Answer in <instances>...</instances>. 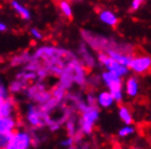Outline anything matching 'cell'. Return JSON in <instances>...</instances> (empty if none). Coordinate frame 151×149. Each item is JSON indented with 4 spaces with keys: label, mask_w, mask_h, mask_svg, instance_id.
I'll use <instances>...</instances> for the list:
<instances>
[{
    "label": "cell",
    "mask_w": 151,
    "mask_h": 149,
    "mask_svg": "<svg viewBox=\"0 0 151 149\" xmlns=\"http://www.w3.org/2000/svg\"><path fill=\"white\" fill-rule=\"evenodd\" d=\"M32 57L41 61V63L47 69L49 75L58 77L67 62L76 58L77 55L68 49L46 45L38 47Z\"/></svg>",
    "instance_id": "cell-1"
},
{
    "label": "cell",
    "mask_w": 151,
    "mask_h": 149,
    "mask_svg": "<svg viewBox=\"0 0 151 149\" xmlns=\"http://www.w3.org/2000/svg\"><path fill=\"white\" fill-rule=\"evenodd\" d=\"M81 37L83 43L91 49L96 52L103 51L106 52L110 49H119L123 52L134 55V47L129 44H121L118 41L114 40L113 38L105 37L104 35L92 32L90 30L81 31Z\"/></svg>",
    "instance_id": "cell-2"
},
{
    "label": "cell",
    "mask_w": 151,
    "mask_h": 149,
    "mask_svg": "<svg viewBox=\"0 0 151 149\" xmlns=\"http://www.w3.org/2000/svg\"><path fill=\"white\" fill-rule=\"evenodd\" d=\"M80 119L78 122V130L81 134L89 135L93 132L95 122L99 120L100 111H99L98 106H89L81 113H80Z\"/></svg>",
    "instance_id": "cell-3"
},
{
    "label": "cell",
    "mask_w": 151,
    "mask_h": 149,
    "mask_svg": "<svg viewBox=\"0 0 151 149\" xmlns=\"http://www.w3.org/2000/svg\"><path fill=\"white\" fill-rule=\"evenodd\" d=\"M64 70L71 76L73 84H77L78 86H86L88 79V70L83 67L82 63L80 62L78 57L67 62L65 65Z\"/></svg>",
    "instance_id": "cell-4"
},
{
    "label": "cell",
    "mask_w": 151,
    "mask_h": 149,
    "mask_svg": "<svg viewBox=\"0 0 151 149\" xmlns=\"http://www.w3.org/2000/svg\"><path fill=\"white\" fill-rule=\"evenodd\" d=\"M101 79L109 88L114 101L121 102L123 100V79L122 77L115 75L110 71L103 72L101 75Z\"/></svg>",
    "instance_id": "cell-5"
},
{
    "label": "cell",
    "mask_w": 151,
    "mask_h": 149,
    "mask_svg": "<svg viewBox=\"0 0 151 149\" xmlns=\"http://www.w3.org/2000/svg\"><path fill=\"white\" fill-rule=\"evenodd\" d=\"M25 119L31 127L37 130L47 125L50 116L43 111L40 106H30L25 114Z\"/></svg>",
    "instance_id": "cell-6"
},
{
    "label": "cell",
    "mask_w": 151,
    "mask_h": 149,
    "mask_svg": "<svg viewBox=\"0 0 151 149\" xmlns=\"http://www.w3.org/2000/svg\"><path fill=\"white\" fill-rule=\"evenodd\" d=\"M24 93H25L27 97L31 101L36 102L38 106L43 104L44 102H46L48 99L52 98L50 90H48L46 88L45 84L43 82H37L30 86H27Z\"/></svg>",
    "instance_id": "cell-7"
},
{
    "label": "cell",
    "mask_w": 151,
    "mask_h": 149,
    "mask_svg": "<svg viewBox=\"0 0 151 149\" xmlns=\"http://www.w3.org/2000/svg\"><path fill=\"white\" fill-rule=\"evenodd\" d=\"M32 146V134L25 130H17L12 133L11 139L6 149H30Z\"/></svg>",
    "instance_id": "cell-8"
},
{
    "label": "cell",
    "mask_w": 151,
    "mask_h": 149,
    "mask_svg": "<svg viewBox=\"0 0 151 149\" xmlns=\"http://www.w3.org/2000/svg\"><path fill=\"white\" fill-rule=\"evenodd\" d=\"M151 67V58L148 55H132L129 62V71L137 75L148 74Z\"/></svg>",
    "instance_id": "cell-9"
},
{
    "label": "cell",
    "mask_w": 151,
    "mask_h": 149,
    "mask_svg": "<svg viewBox=\"0 0 151 149\" xmlns=\"http://www.w3.org/2000/svg\"><path fill=\"white\" fill-rule=\"evenodd\" d=\"M77 57H78L80 62L82 63V65L87 70H91V69H93L95 67L96 58L92 53L91 49L84 43H81L79 47H78V55H77Z\"/></svg>",
    "instance_id": "cell-10"
},
{
    "label": "cell",
    "mask_w": 151,
    "mask_h": 149,
    "mask_svg": "<svg viewBox=\"0 0 151 149\" xmlns=\"http://www.w3.org/2000/svg\"><path fill=\"white\" fill-rule=\"evenodd\" d=\"M20 124V121L14 116H0V133H13Z\"/></svg>",
    "instance_id": "cell-11"
},
{
    "label": "cell",
    "mask_w": 151,
    "mask_h": 149,
    "mask_svg": "<svg viewBox=\"0 0 151 149\" xmlns=\"http://www.w3.org/2000/svg\"><path fill=\"white\" fill-rule=\"evenodd\" d=\"M17 110V104L11 95L6 99H2L0 104V116H10Z\"/></svg>",
    "instance_id": "cell-12"
},
{
    "label": "cell",
    "mask_w": 151,
    "mask_h": 149,
    "mask_svg": "<svg viewBox=\"0 0 151 149\" xmlns=\"http://www.w3.org/2000/svg\"><path fill=\"white\" fill-rule=\"evenodd\" d=\"M139 81H138V78L136 76H130V77L126 79V82H125V92L127 94V96L132 98L137 97L138 94H139Z\"/></svg>",
    "instance_id": "cell-13"
},
{
    "label": "cell",
    "mask_w": 151,
    "mask_h": 149,
    "mask_svg": "<svg viewBox=\"0 0 151 149\" xmlns=\"http://www.w3.org/2000/svg\"><path fill=\"white\" fill-rule=\"evenodd\" d=\"M99 18L101 20V22L106 24L107 26L111 27H115L118 24V16L116 15V13H114L112 10H101L99 12Z\"/></svg>",
    "instance_id": "cell-14"
},
{
    "label": "cell",
    "mask_w": 151,
    "mask_h": 149,
    "mask_svg": "<svg viewBox=\"0 0 151 149\" xmlns=\"http://www.w3.org/2000/svg\"><path fill=\"white\" fill-rule=\"evenodd\" d=\"M31 59H32V53L30 51H23L12 57L10 59V64L11 67H21L27 64Z\"/></svg>",
    "instance_id": "cell-15"
},
{
    "label": "cell",
    "mask_w": 151,
    "mask_h": 149,
    "mask_svg": "<svg viewBox=\"0 0 151 149\" xmlns=\"http://www.w3.org/2000/svg\"><path fill=\"white\" fill-rule=\"evenodd\" d=\"M114 104V99L110 92H101L96 97V106L101 108H110Z\"/></svg>",
    "instance_id": "cell-16"
},
{
    "label": "cell",
    "mask_w": 151,
    "mask_h": 149,
    "mask_svg": "<svg viewBox=\"0 0 151 149\" xmlns=\"http://www.w3.org/2000/svg\"><path fill=\"white\" fill-rule=\"evenodd\" d=\"M11 7H12V9L15 11V13L19 15L21 19L30 20L31 12L29 11V9H27L25 6H23L22 4H20L19 1H17V0H12V1H11Z\"/></svg>",
    "instance_id": "cell-17"
},
{
    "label": "cell",
    "mask_w": 151,
    "mask_h": 149,
    "mask_svg": "<svg viewBox=\"0 0 151 149\" xmlns=\"http://www.w3.org/2000/svg\"><path fill=\"white\" fill-rule=\"evenodd\" d=\"M29 84H27L25 82H23L21 79H18V78H15L14 81H12L10 83V85L8 87V90H9V93L12 94V95H14V94H20V93H23L25 88H27V86Z\"/></svg>",
    "instance_id": "cell-18"
},
{
    "label": "cell",
    "mask_w": 151,
    "mask_h": 149,
    "mask_svg": "<svg viewBox=\"0 0 151 149\" xmlns=\"http://www.w3.org/2000/svg\"><path fill=\"white\" fill-rule=\"evenodd\" d=\"M50 95H52V98L56 99L57 101L59 102H64L65 98H66V95H67V90L65 89L64 87H61L60 85H55L50 89Z\"/></svg>",
    "instance_id": "cell-19"
},
{
    "label": "cell",
    "mask_w": 151,
    "mask_h": 149,
    "mask_svg": "<svg viewBox=\"0 0 151 149\" xmlns=\"http://www.w3.org/2000/svg\"><path fill=\"white\" fill-rule=\"evenodd\" d=\"M65 124V127H66V131H67V134L68 136H75L77 134V132H78V125H77V122H76V119H75V116L72 114L71 116H69L68 119L66 120L64 122Z\"/></svg>",
    "instance_id": "cell-20"
},
{
    "label": "cell",
    "mask_w": 151,
    "mask_h": 149,
    "mask_svg": "<svg viewBox=\"0 0 151 149\" xmlns=\"http://www.w3.org/2000/svg\"><path fill=\"white\" fill-rule=\"evenodd\" d=\"M119 118L122 119V121L124 122L126 125H132V111L129 110V108L127 106H121L119 107V111H118Z\"/></svg>",
    "instance_id": "cell-21"
},
{
    "label": "cell",
    "mask_w": 151,
    "mask_h": 149,
    "mask_svg": "<svg viewBox=\"0 0 151 149\" xmlns=\"http://www.w3.org/2000/svg\"><path fill=\"white\" fill-rule=\"evenodd\" d=\"M15 78L21 79V81L25 82L27 84H29V83H31V82H34V81L37 79V77H36V73H35V72L27 71V70H23V71L19 72V73L17 74V77Z\"/></svg>",
    "instance_id": "cell-22"
},
{
    "label": "cell",
    "mask_w": 151,
    "mask_h": 149,
    "mask_svg": "<svg viewBox=\"0 0 151 149\" xmlns=\"http://www.w3.org/2000/svg\"><path fill=\"white\" fill-rule=\"evenodd\" d=\"M58 7H59V10L63 13L64 16H66L67 19H71L72 18V8L71 4L68 0H59L58 2Z\"/></svg>",
    "instance_id": "cell-23"
},
{
    "label": "cell",
    "mask_w": 151,
    "mask_h": 149,
    "mask_svg": "<svg viewBox=\"0 0 151 149\" xmlns=\"http://www.w3.org/2000/svg\"><path fill=\"white\" fill-rule=\"evenodd\" d=\"M59 104H60L59 101H57L56 99H54V98H50V99H48L46 102L41 104L40 107H41V109L43 110V111L49 114L50 112H53L54 110H56V109L59 107Z\"/></svg>",
    "instance_id": "cell-24"
},
{
    "label": "cell",
    "mask_w": 151,
    "mask_h": 149,
    "mask_svg": "<svg viewBox=\"0 0 151 149\" xmlns=\"http://www.w3.org/2000/svg\"><path fill=\"white\" fill-rule=\"evenodd\" d=\"M12 133H0V149H6L10 143Z\"/></svg>",
    "instance_id": "cell-25"
},
{
    "label": "cell",
    "mask_w": 151,
    "mask_h": 149,
    "mask_svg": "<svg viewBox=\"0 0 151 149\" xmlns=\"http://www.w3.org/2000/svg\"><path fill=\"white\" fill-rule=\"evenodd\" d=\"M135 132V127L132 126V125H126V126L122 127L121 130L118 131V136L119 137H128L129 135L134 134Z\"/></svg>",
    "instance_id": "cell-26"
},
{
    "label": "cell",
    "mask_w": 151,
    "mask_h": 149,
    "mask_svg": "<svg viewBox=\"0 0 151 149\" xmlns=\"http://www.w3.org/2000/svg\"><path fill=\"white\" fill-rule=\"evenodd\" d=\"M30 34H31V36L34 38V39H36V40H41V39H43V37H44V36H43V33H42L38 28H36V27L31 28Z\"/></svg>",
    "instance_id": "cell-27"
},
{
    "label": "cell",
    "mask_w": 151,
    "mask_h": 149,
    "mask_svg": "<svg viewBox=\"0 0 151 149\" xmlns=\"http://www.w3.org/2000/svg\"><path fill=\"white\" fill-rule=\"evenodd\" d=\"M84 101H86V102H87V104H89V106H96V97H95L92 93H88L87 94Z\"/></svg>",
    "instance_id": "cell-28"
},
{
    "label": "cell",
    "mask_w": 151,
    "mask_h": 149,
    "mask_svg": "<svg viewBox=\"0 0 151 149\" xmlns=\"http://www.w3.org/2000/svg\"><path fill=\"white\" fill-rule=\"evenodd\" d=\"M145 1L146 0H132V4H130V9H132V11H137V10H139L141 6L145 4Z\"/></svg>",
    "instance_id": "cell-29"
},
{
    "label": "cell",
    "mask_w": 151,
    "mask_h": 149,
    "mask_svg": "<svg viewBox=\"0 0 151 149\" xmlns=\"http://www.w3.org/2000/svg\"><path fill=\"white\" fill-rule=\"evenodd\" d=\"M9 96H10V93H9L8 88H6V86L0 82V99H6Z\"/></svg>",
    "instance_id": "cell-30"
},
{
    "label": "cell",
    "mask_w": 151,
    "mask_h": 149,
    "mask_svg": "<svg viewBox=\"0 0 151 149\" xmlns=\"http://www.w3.org/2000/svg\"><path fill=\"white\" fill-rule=\"evenodd\" d=\"M60 145L63 146V147H66V148H69V147H71L72 145H75V140H73V137H71V136H68V137L66 138V139L61 140Z\"/></svg>",
    "instance_id": "cell-31"
},
{
    "label": "cell",
    "mask_w": 151,
    "mask_h": 149,
    "mask_svg": "<svg viewBox=\"0 0 151 149\" xmlns=\"http://www.w3.org/2000/svg\"><path fill=\"white\" fill-rule=\"evenodd\" d=\"M6 30H7V25H6L4 23L0 22V33H2V32H4Z\"/></svg>",
    "instance_id": "cell-32"
},
{
    "label": "cell",
    "mask_w": 151,
    "mask_h": 149,
    "mask_svg": "<svg viewBox=\"0 0 151 149\" xmlns=\"http://www.w3.org/2000/svg\"><path fill=\"white\" fill-rule=\"evenodd\" d=\"M68 149H79V147L77 146V144H75V145H72L71 147H69Z\"/></svg>",
    "instance_id": "cell-33"
},
{
    "label": "cell",
    "mask_w": 151,
    "mask_h": 149,
    "mask_svg": "<svg viewBox=\"0 0 151 149\" xmlns=\"http://www.w3.org/2000/svg\"><path fill=\"white\" fill-rule=\"evenodd\" d=\"M113 149H124V148H123V147H122L121 145H117V146H115V147H114Z\"/></svg>",
    "instance_id": "cell-34"
},
{
    "label": "cell",
    "mask_w": 151,
    "mask_h": 149,
    "mask_svg": "<svg viewBox=\"0 0 151 149\" xmlns=\"http://www.w3.org/2000/svg\"><path fill=\"white\" fill-rule=\"evenodd\" d=\"M130 149H140V148H137V147H132V148H130Z\"/></svg>",
    "instance_id": "cell-35"
},
{
    "label": "cell",
    "mask_w": 151,
    "mask_h": 149,
    "mask_svg": "<svg viewBox=\"0 0 151 149\" xmlns=\"http://www.w3.org/2000/svg\"><path fill=\"white\" fill-rule=\"evenodd\" d=\"M75 1H80V0H75Z\"/></svg>",
    "instance_id": "cell-36"
}]
</instances>
